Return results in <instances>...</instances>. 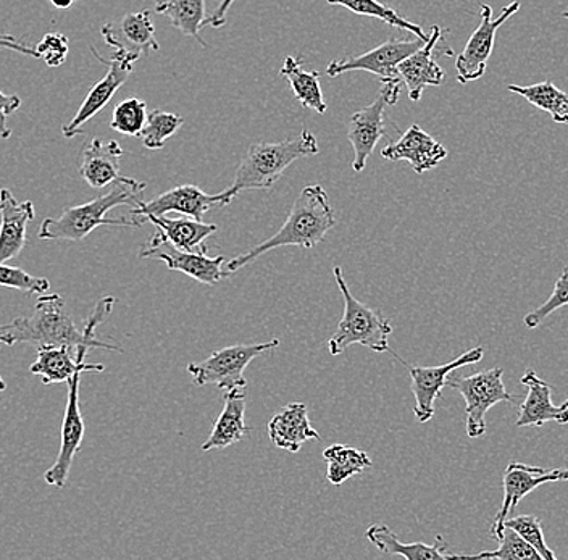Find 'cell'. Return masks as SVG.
Masks as SVG:
<instances>
[{"mask_svg":"<svg viewBox=\"0 0 568 560\" xmlns=\"http://www.w3.org/2000/svg\"><path fill=\"white\" fill-rule=\"evenodd\" d=\"M113 304L115 297L99 301L84 328L78 329L60 294H41L33 315L17 317L9 324L0 325V344L16 346L27 343L36 347L67 346L77 350L87 347L123 353L122 347L95 338V328L112 314Z\"/></svg>","mask_w":568,"mask_h":560,"instance_id":"cell-1","label":"cell"},{"mask_svg":"<svg viewBox=\"0 0 568 560\" xmlns=\"http://www.w3.org/2000/svg\"><path fill=\"white\" fill-rule=\"evenodd\" d=\"M336 217L328 194L320 184L305 186L294 201L293 208L287 215L278 233L266 237L264 243L252 247L247 253L231 258L226 272L234 273L254 264L261 255L278 247L296 246L302 251H311L323 243L325 236L335 228Z\"/></svg>","mask_w":568,"mask_h":560,"instance_id":"cell-2","label":"cell"},{"mask_svg":"<svg viewBox=\"0 0 568 560\" xmlns=\"http://www.w3.org/2000/svg\"><path fill=\"white\" fill-rule=\"evenodd\" d=\"M145 190V183L134 179L116 180L112 190L87 204L67 207L59 218H45L39 228V240L42 241H83L87 240L95 228L102 225L130 226L141 228L144 223L141 220L130 218H106L112 208L120 205L136 204L138 197Z\"/></svg>","mask_w":568,"mask_h":560,"instance_id":"cell-3","label":"cell"},{"mask_svg":"<svg viewBox=\"0 0 568 560\" xmlns=\"http://www.w3.org/2000/svg\"><path fill=\"white\" fill-rule=\"evenodd\" d=\"M317 138L308 130H302L297 136L287 138L278 143L252 144L244 161L237 166L236 176L230 190L234 194L248 190H270L282 179L287 166L300 159L317 155Z\"/></svg>","mask_w":568,"mask_h":560,"instance_id":"cell-4","label":"cell"},{"mask_svg":"<svg viewBox=\"0 0 568 560\" xmlns=\"http://www.w3.org/2000/svg\"><path fill=\"white\" fill-rule=\"evenodd\" d=\"M333 275H335L337 288L343 294L344 314L335 335L329 338V354L341 356L354 344L368 347L373 353H390L388 343L390 333H393L390 322L383 317L382 312L361 303L351 293L349 286L344 282L341 267L333 268Z\"/></svg>","mask_w":568,"mask_h":560,"instance_id":"cell-5","label":"cell"},{"mask_svg":"<svg viewBox=\"0 0 568 560\" xmlns=\"http://www.w3.org/2000/svg\"><path fill=\"white\" fill-rule=\"evenodd\" d=\"M280 339L257 344H234L225 349L213 350L207 359L187 364V371L195 386L215 385L220 391H240L246 388L244 371L252 360L276 349Z\"/></svg>","mask_w":568,"mask_h":560,"instance_id":"cell-6","label":"cell"},{"mask_svg":"<svg viewBox=\"0 0 568 560\" xmlns=\"http://www.w3.org/2000/svg\"><path fill=\"white\" fill-rule=\"evenodd\" d=\"M503 367H493L478 374L454 375L447 386L456 389L465 400V416H467V435L479 438L486 434V414L499 403H509L517 406V399L507 391L503 380Z\"/></svg>","mask_w":568,"mask_h":560,"instance_id":"cell-7","label":"cell"},{"mask_svg":"<svg viewBox=\"0 0 568 560\" xmlns=\"http://www.w3.org/2000/svg\"><path fill=\"white\" fill-rule=\"evenodd\" d=\"M403 81H388L383 83L382 90L375 101L367 108L357 110L347 123V140L354 149L353 170L355 173L364 172L376 144L385 136V112L390 105L399 101Z\"/></svg>","mask_w":568,"mask_h":560,"instance_id":"cell-8","label":"cell"},{"mask_svg":"<svg viewBox=\"0 0 568 560\" xmlns=\"http://www.w3.org/2000/svg\"><path fill=\"white\" fill-rule=\"evenodd\" d=\"M236 197L233 191L225 190L219 194H207L195 186V184H181V186L172 187L160 196L151 201L138 200L134 207L131 208L130 215L133 218L144 222L149 215H169L172 212L191 217L202 220L205 214L213 207H225Z\"/></svg>","mask_w":568,"mask_h":560,"instance_id":"cell-9","label":"cell"},{"mask_svg":"<svg viewBox=\"0 0 568 560\" xmlns=\"http://www.w3.org/2000/svg\"><path fill=\"white\" fill-rule=\"evenodd\" d=\"M394 357L407 368L410 375V388L414 393L415 407L414 414L420 424L432 420L435 417L436 400L442 398V391L449 381V375L454 370H459L462 367L478 364L485 356V349L481 346L474 347L462 354L457 359L447 362V364L439 365V367H418V365H408L406 360L400 359L397 354L390 350Z\"/></svg>","mask_w":568,"mask_h":560,"instance_id":"cell-10","label":"cell"},{"mask_svg":"<svg viewBox=\"0 0 568 560\" xmlns=\"http://www.w3.org/2000/svg\"><path fill=\"white\" fill-rule=\"evenodd\" d=\"M140 258H155L162 261L170 271L181 272L202 285L213 286L229 278L231 273L223 271L226 258L223 255L219 257H209L204 251H184L170 243L162 233L155 232V235L144 244L140 250Z\"/></svg>","mask_w":568,"mask_h":560,"instance_id":"cell-11","label":"cell"},{"mask_svg":"<svg viewBox=\"0 0 568 560\" xmlns=\"http://www.w3.org/2000/svg\"><path fill=\"white\" fill-rule=\"evenodd\" d=\"M518 10H520V2L509 3V6L504 7L497 19H493L491 6L483 3L481 10H479L481 23L468 39L462 54L457 55L456 59L459 83H471V81H477L485 74L486 69H488L489 57H491L493 49H495L497 31L507 20L513 19L514 13H517Z\"/></svg>","mask_w":568,"mask_h":560,"instance_id":"cell-12","label":"cell"},{"mask_svg":"<svg viewBox=\"0 0 568 560\" xmlns=\"http://www.w3.org/2000/svg\"><path fill=\"white\" fill-rule=\"evenodd\" d=\"M424 44L425 41L418 38L415 41L390 38L389 41L383 42L378 48L372 49V51L365 52V54L349 57V59L344 60H333L326 67L325 73L326 77L335 78L343 73L368 72L376 74L382 80V83L403 81L400 80L399 72H397V67Z\"/></svg>","mask_w":568,"mask_h":560,"instance_id":"cell-13","label":"cell"},{"mask_svg":"<svg viewBox=\"0 0 568 560\" xmlns=\"http://www.w3.org/2000/svg\"><path fill=\"white\" fill-rule=\"evenodd\" d=\"M91 51L92 54L98 57L99 62L104 63L109 70H106L105 77L98 81L91 88V91L88 92L87 99L78 109L77 115L62 128V134L67 140L78 136V134H83V126L112 101L116 91L126 83L128 78L133 73V65L136 63L130 57H124L119 54V52H113L110 59H105V57L95 51V48H91Z\"/></svg>","mask_w":568,"mask_h":560,"instance_id":"cell-14","label":"cell"},{"mask_svg":"<svg viewBox=\"0 0 568 560\" xmlns=\"http://www.w3.org/2000/svg\"><path fill=\"white\" fill-rule=\"evenodd\" d=\"M81 375L77 374L69 381V399H67L65 414H63L62 430H60V451L51 469L45 471V483L55 488H65L69 483L71 466L74 457L83 445L84 418L80 409Z\"/></svg>","mask_w":568,"mask_h":560,"instance_id":"cell-15","label":"cell"},{"mask_svg":"<svg viewBox=\"0 0 568 560\" xmlns=\"http://www.w3.org/2000/svg\"><path fill=\"white\" fill-rule=\"evenodd\" d=\"M559 470L542 469V467H532L520 462H510L507 466L503 477V506H500L499 512L496 513L491 530H489L493 540L499 538L500 531L504 530V522L509 519L510 512L520 505L525 496L530 495L541 485L559 481Z\"/></svg>","mask_w":568,"mask_h":560,"instance_id":"cell-16","label":"cell"},{"mask_svg":"<svg viewBox=\"0 0 568 560\" xmlns=\"http://www.w3.org/2000/svg\"><path fill=\"white\" fill-rule=\"evenodd\" d=\"M102 37L113 51L130 57L134 62L148 55L149 52L160 49L149 10L126 13L116 24H104Z\"/></svg>","mask_w":568,"mask_h":560,"instance_id":"cell-17","label":"cell"},{"mask_svg":"<svg viewBox=\"0 0 568 560\" xmlns=\"http://www.w3.org/2000/svg\"><path fill=\"white\" fill-rule=\"evenodd\" d=\"M34 217L33 202H18L12 191L0 190V264H9L24 250Z\"/></svg>","mask_w":568,"mask_h":560,"instance_id":"cell-18","label":"cell"},{"mask_svg":"<svg viewBox=\"0 0 568 560\" xmlns=\"http://www.w3.org/2000/svg\"><path fill=\"white\" fill-rule=\"evenodd\" d=\"M386 161H406L417 175L436 169L447 157L446 147L418 125H412L396 143L382 151Z\"/></svg>","mask_w":568,"mask_h":560,"instance_id":"cell-19","label":"cell"},{"mask_svg":"<svg viewBox=\"0 0 568 560\" xmlns=\"http://www.w3.org/2000/svg\"><path fill=\"white\" fill-rule=\"evenodd\" d=\"M88 353L87 347L80 350L67 346L38 347V359L31 365L30 371L41 377L44 385L69 383L77 374L104 371L102 364H88Z\"/></svg>","mask_w":568,"mask_h":560,"instance_id":"cell-20","label":"cell"},{"mask_svg":"<svg viewBox=\"0 0 568 560\" xmlns=\"http://www.w3.org/2000/svg\"><path fill=\"white\" fill-rule=\"evenodd\" d=\"M439 39H442V28L435 24L428 41L397 67V72H399L403 83L406 84L410 101H420L426 88L442 86L443 84L444 70L433 59V51H435Z\"/></svg>","mask_w":568,"mask_h":560,"instance_id":"cell-21","label":"cell"},{"mask_svg":"<svg viewBox=\"0 0 568 560\" xmlns=\"http://www.w3.org/2000/svg\"><path fill=\"white\" fill-rule=\"evenodd\" d=\"M521 385L527 386V398L520 406V414H518L515 427H542L548 421H556V424H568V409L562 406H554L552 386L536 375L535 370L525 371L521 377Z\"/></svg>","mask_w":568,"mask_h":560,"instance_id":"cell-22","label":"cell"},{"mask_svg":"<svg viewBox=\"0 0 568 560\" xmlns=\"http://www.w3.org/2000/svg\"><path fill=\"white\" fill-rule=\"evenodd\" d=\"M266 428L273 445L284 451L300 452L305 442L322 441V436L308 421L307 406L302 403L287 404L272 417Z\"/></svg>","mask_w":568,"mask_h":560,"instance_id":"cell-23","label":"cell"},{"mask_svg":"<svg viewBox=\"0 0 568 560\" xmlns=\"http://www.w3.org/2000/svg\"><path fill=\"white\" fill-rule=\"evenodd\" d=\"M122 145L116 141L94 140L84 145L81 155L80 173L81 179L87 181L94 190H102L109 184L122 179L120 175V159L123 157Z\"/></svg>","mask_w":568,"mask_h":560,"instance_id":"cell-24","label":"cell"},{"mask_svg":"<svg viewBox=\"0 0 568 560\" xmlns=\"http://www.w3.org/2000/svg\"><path fill=\"white\" fill-rule=\"evenodd\" d=\"M365 537L383 554L400 556L407 560L460 559V556L449 551V546L443 537H436L435 544H425V542H408L406 544V542L399 541L388 525L383 523L368 527Z\"/></svg>","mask_w":568,"mask_h":560,"instance_id":"cell-25","label":"cell"},{"mask_svg":"<svg viewBox=\"0 0 568 560\" xmlns=\"http://www.w3.org/2000/svg\"><path fill=\"white\" fill-rule=\"evenodd\" d=\"M251 431L252 428L246 425V395H244V389L225 393V406H223L222 414L213 424L211 436L202 445V451L230 448V446L243 441L244 436H247Z\"/></svg>","mask_w":568,"mask_h":560,"instance_id":"cell-26","label":"cell"},{"mask_svg":"<svg viewBox=\"0 0 568 560\" xmlns=\"http://www.w3.org/2000/svg\"><path fill=\"white\" fill-rule=\"evenodd\" d=\"M144 222H151L170 243L184 251H204L207 253L205 241L219 232V226L204 223L191 217L170 218L166 215H149Z\"/></svg>","mask_w":568,"mask_h":560,"instance_id":"cell-27","label":"cell"},{"mask_svg":"<svg viewBox=\"0 0 568 560\" xmlns=\"http://www.w3.org/2000/svg\"><path fill=\"white\" fill-rule=\"evenodd\" d=\"M280 74L290 81L291 90H293L302 108L314 110L320 115L326 112V102L323 99L320 74L317 72H307L302 67L301 59L287 55L284 59Z\"/></svg>","mask_w":568,"mask_h":560,"instance_id":"cell-28","label":"cell"},{"mask_svg":"<svg viewBox=\"0 0 568 560\" xmlns=\"http://www.w3.org/2000/svg\"><path fill=\"white\" fill-rule=\"evenodd\" d=\"M155 12L169 17L173 27L184 37L194 38L205 45L201 38L202 24L205 21V0H155Z\"/></svg>","mask_w":568,"mask_h":560,"instance_id":"cell-29","label":"cell"},{"mask_svg":"<svg viewBox=\"0 0 568 560\" xmlns=\"http://www.w3.org/2000/svg\"><path fill=\"white\" fill-rule=\"evenodd\" d=\"M323 459L326 460V480L328 483L339 487L344 481L364 474L372 469L373 462L367 452L351 446L332 445L323 451Z\"/></svg>","mask_w":568,"mask_h":560,"instance_id":"cell-30","label":"cell"},{"mask_svg":"<svg viewBox=\"0 0 568 560\" xmlns=\"http://www.w3.org/2000/svg\"><path fill=\"white\" fill-rule=\"evenodd\" d=\"M507 90L521 95L525 101L530 102L542 112H548L552 116L554 122L568 123V92H564L552 83V81H545V83L530 84V86H517V84H509Z\"/></svg>","mask_w":568,"mask_h":560,"instance_id":"cell-31","label":"cell"},{"mask_svg":"<svg viewBox=\"0 0 568 560\" xmlns=\"http://www.w3.org/2000/svg\"><path fill=\"white\" fill-rule=\"evenodd\" d=\"M329 6H341L344 9L351 10L355 16L372 17L388 23L389 27L399 28V30L414 33L415 37L420 38L422 41H428L429 34H426L424 28L418 24L412 23L406 17L399 16L396 10L378 2V0H326Z\"/></svg>","mask_w":568,"mask_h":560,"instance_id":"cell-32","label":"cell"},{"mask_svg":"<svg viewBox=\"0 0 568 560\" xmlns=\"http://www.w3.org/2000/svg\"><path fill=\"white\" fill-rule=\"evenodd\" d=\"M499 546L495 551L479 552L474 556H460V559H496V560H542L541 554L535 548L524 540L517 531L504 525L500 531Z\"/></svg>","mask_w":568,"mask_h":560,"instance_id":"cell-33","label":"cell"},{"mask_svg":"<svg viewBox=\"0 0 568 560\" xmlns=\"http://www.w3.org/2000/svg\"><path fill=\"white\" fill-rule=\"evenodd\" d=\"M184 125V119L178 113L154 109L149 112L148 123L141 133L142 144L151 151H158L165 145L170 138L175 136L180 128Z\"/></svg>","mask_w":568,"mask_h":560,"instance_id":"cell-34","label":"cell"},{"mask_svg":"<svg viewBox=\"0 0 568 560\" xmlns=\"http://www.w3.org/2000/svg\"><path fill=\"white\" fill-rule=\"evenodd\" d=\"M148 104L144 101L138 98L124 99L113 110L110 126L124 136H141L142 130L148 123Z\"/></svg>","mask_w":568,"mask_h":560,"instance_id":"cell-35","label":"cell"},{"mask_svg":"<svg viewBox=\"0 0 568 560\" xmlns=\"http://www.w3.org/2000/svg\"><path fill=\"white\" fill-rule=\"evenodd\" d=\"M566 306H568V267L564 268L559 278L554 283L552 294H550L549 299L530 312V314L525 315L524 324L530 329L538 328L549 315Z\"/></svg>","mask_w":568,"mask_h":560,"instance_id":"cell-36","label":"cell"},{"mask_svg":"<svg viewBox=\"0 0 568 560\" xmlns=\"http://www.w3.org/2000/svg\"><path fill=\"white\" fill-rule=\"evenodd\" d=\"M506 527L517 531L525 541L530 542L532 548L541 554L542 560H557L556 554L550 551L548 542L542 533V522L535 516H518L506 519Z\"/></svg>","mask_w":568,"mask_h":560,"instance_id":"cell-37","label":"cell"},{"mask_svg":"<svg viewBox=\"0 0 568 560\" xmlns=\"http://www.w3.org/2000/svg\"><path fill=\"white\" fill-rule=\"evenodd\" d=\"M0 286L23 291L27 294H39V296L51 289L48 278H39V276L21 271L20 267H10L7 264H0Z\"/></svg>","mask_w":568,"mask_h":560,"instance_id":"cell-38","label":"cell"},{"mask_svg":"<svg viewBox=\"0 0 568 560\" xmlns=\"http://www.w3.org/2000/svg\"><path fill=\"white\" fill-rule=\"evenodd\" d=\"M36 51H38L39 59L44 60L45 65L57 69L69 59V38L62 33H48L39 41Z\"/></svg>","mask_w":568,"mask_h":560,"instance_id":"cell-39","label":"cell"},{"mask_svg":"<svg viewBox=\"0 0 568 560\" xmlns=\"http://www.w3.org/2000/svg\"><path fill=\"white\" fill-rule=\"evenodd\" d=\"M20 108V95L6 94V92L0 91V138L2 140H9L12 136V130L7 125V119Z\"/></svg>","mask_w":568,"mask_h":560,"instance_id":"cell-40","label":"cell"},{"mask_svg":"<svg viewBox=\"0 0 568 560\" xmlns=\"http://www.w3.org/2000/svg\"><path fill=\"white\" fill-rule=\"evenodd\" d=\"M0 49H9V51L20 52V54L39 59V54L36 49L28 48L23 42H18L17 38L12 37V34L0 33Z\"/></svg>","mask_w":568,"mask_h":560,"instance_id":"cell-41","label":"cell"},{"mask_svg":"<svg viewBox=\"0 0 568 560\" xmlns=\"http://www.w3.org/2000/svg\"><path fill=\"white\" fill-rule=\"evenodd\" d=\"M234 0H222L220 6L216 7L215 12L212 13L209 19H205L204 27L222 28L226 23V13H229L230 7L233 6Z\"/></svg>","mask_w":568,"mask_h":560,"instance_id":"cell-42","label":"cell"},{"mask_svg":"<svg viewBox=\"0 0 568 560\" xmlns=\"http://www.w3.org/2000/svg\"><path fill=\"white\" fill-rule=\"evenodd\" d=\"M74 0H51V3L55 9L67 10L73 6Z\"/></svg>","mask_w":568,"mask_h":560,"instance_id":"cell-43","label":"cell"},{"mask_svg":"<svg viewBox=\"0 0 568 560\" xmlns=\"http://www.w3.org/2000/svg\"><path fill=\"white\" fill-rule=\"evenodd\" d=\"M568 480V469H560L559 470V481H567Z\"/></svg>","mask_w":568,"mask_h":560,"instance_id":"cell-44","label":"cell"},{"mask_svg":"<svg viewBox=\"0 0 568 560\" xmlns=\"http://www.w3.org/2000/svg\"><path fill=\"white\" fill-rule=\"evenodd\" d=\"M7 389V383L3 381L2 375H0V395Z\"/></svg>","mask_w":568,"mask_h":560,"instance_id":"cell-45","label":"cell"},{"mask_svg":"<svg viewBox=\"0 0 568 560\" xmlns=\"http://www.w3.org/2000/svg\"><path fill=\"white\" fill-rule=\"evenodd\" d=\"M560 406L566 407V409H568V398L564 400V403L560 404Z\"/></svg>","mask_w":568,"mask_h":560,"instance_id":"cell-46","label":"cell"},{"mask_svg":"<svg viewBox=\"0 0 568 560\" xmlns=\"http://www.w3.org/2000/svg\"><path fill=\"white\" fill-rule=\"evenodd\" d=\"M562 17H564V19H567V20H568V12H564V13H562Z\"/></svg>","mask_w":568,"mask_h":560,"instance_id":"cell-47","label":"cell"}]
</instances>
